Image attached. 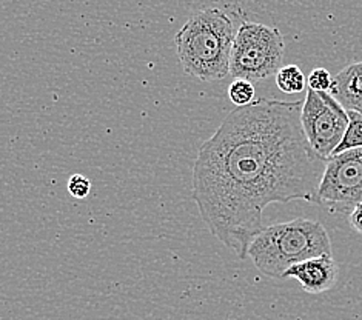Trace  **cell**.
I'll list each match as a JSON object with an SVG mask.
<instances>
[{"label":"cell","mask_w":362,"mask_h":320,"mask_svg":"<svg viewBox=\"0 0 362 320\" xmlns=\"http://www.w3.org/2000/svg\"><path fill=\"white\" fill-rule=\"evenodd\" d=\"M362 203V148L330 155L317 186V205L332 214H351Z\"/></svg>","instance_id":"5"},{"label":"cell","mask_w":362,"mask_h":320,"mask_svg":"<svg viewBox=\"0 0 362 320\" xmlns=\"http://www.w3.org/2000/svg\"><path fill=\"white\" fill-rule=\"evenodd\" d=\"M286 43L278 28L245 22L236 31L230 57V76L257 82L281 70Z\"/></svg>","instance_id":"4"},{"label":"cell","mask_w":362,"mask_h":320,"mask_svg":"<svg viewBox=\"0 0 362 320\" xmlns=\"http://www.w3.org/2000/svg\"><path fill=\"white\" fill-rule=\"evenodd\" d=\"M236 31L231 17L219 8L194 13L175 36L176 54L185 74L202 82L222 81L230 76Z\"/></svg>","instance_id":"2"},{"label":"cell","mask_w":362,"mask_h":320,"mask_svg":"<svg viewBox=\"0 0 362 320\" xmlns=\"http://www.w3.org/2000/svg\"><path fill=\"white\" fill-rule=\"evenodd\" d=\"M349 112V128L344 136L342 142L338 148L334 150V154H339L342 151L353 150V148H362V112L358 111H347Z\"/></svg>","instance_id":"10"},{"label":"cell","mask_w":362,"mask_h":320,"mask_svg":"<svg viewBox=\"0 0 362 320\" xmlns=\"http://www.w3.org/2000/svg\"><path fill=\"white\" fill-rule=\"evenodd\" d=\"M300 124L312 150L327 160L346 136L349 112L330 93L308 88L300 111Z\"/></svg>","instance_id":"6"},{"label":"cell","mask_w":362,"mask_h":320,"mask_svg":"<svg viewBox=\"0 0 362 320\" xmlns=\"http://www.w3.org/2000/svg\"><path fill=\"white\" fill-rule=\"evenodd\" d=\"M330 94L347 111L362 112V62L342 68L333 77Z\"/></svg>","instance_id":"8"},{"label":"cell","mask_w":362,"mask_h":320,"mask_svg":"<svg viewBox=\"0 0 362 320\" xmlns=\"http://www.w3.org/2000/svg\"><path fill=\"white\" fill-rule=\"evenodd\" d=\"M332 83H333V77L330 71L325 70V68H316V70L310 73L307 79L308 88L317 93H330Z\"/></svg>","instance_id":"12"},{"label":"cell","mask_w":362,"mask_h":320,"mask_svg":"<svg viewBox=\"0 0 362 320\" xmlns=\"http://www.w3.org/2000/svg\"><path fill=\"white\" fill-rule=\"evenodd\" d=\"M339 275L338 263L334 262L333 254H324L290 266L284 273L282 279H296L305 292L321 294L334 287Z\"/></svg>","instance_id":"7"},{"label":"cell","mask_w":362,"mask_h":320,"mask_svg":"<svg viewBox=\"0 0 362 320\" xmlns=\"http://www.w3.org/2000/svg\"><path fill=\"white\" fill-rule=\"evenodd\" d=\"M276 85L286 94H299L305 90L307 79L299 66L286 65L276 73Z\"/></svg>","instance_id":"9"},{"label":"cell","mask_w":362,"mask_h":320,"mask_svg":"<svg viewBox=\"0 0 362 320\" xmlns=\"http://www.w3.org/2000/svg\"><path fill=\"white\" fill-rule=\"evenodd\" d=\"M303 103L256 99L235 108L206 139L193 167V198L206 228L239 259L265 228L272 203L317 205L325 160L300 124Z\"/></svg>","instance_id":"1"},{"label":"cell","mask_w":362,"mask_h":320,"mask_svg":"<svg viewBox=\"0 0 362 320\" xmlns=\"http://www.w3.org/2000/svg\"><path fill=\"white\" fill-rule=\"evenodd\" d=\"M228 97L236 108L247 107L256 100V90L253 82L245 79H235L228 86Z\"/></svg>","instance_id":"11"},{"label":"cell","mask_w":362,"mask_h":320,"mask_svg":"<svg viewBox=\"0 0 362 320\" xmlns=\"http://www.w3.org/2000/svg\"><path fill=\"white\" fill-rule=\"evenodd\" d=\"M332 254V240L319 220L298 218L264 228L248 248V257L267 278L282 279L290 266Z\"/></svg>","instance_id":"3"},{"label":"cell","mask_w":362,"mask_h":320,"mask_svg":"<svg viewBox=\"0 0 362 320\" xmlns=\"http://www.w3.org/2000/svg\"><path fill=\"white\" fill-rule=\"evenodd\" d=\"M68 193H70L74 198H85L88 197L91 191V182L87 176L76 172L70 179H68Z\"/></svg>","instance_id":"13"},{"label":"cell","mask_w":362,"mask_h":320,"mask_svg":"<svg viewBox=\"0 0 362 320\" xmlns=\"http://www.w3.org/2000/svg\"><path fill=\"white\" fill-rule=\"evenodd\" d=\"M349 220H350L351 227L355 228L359 235H362V203L358 205L355 211L349 215Z\"/></svg>","instance_id":"14"}]
</instances>
